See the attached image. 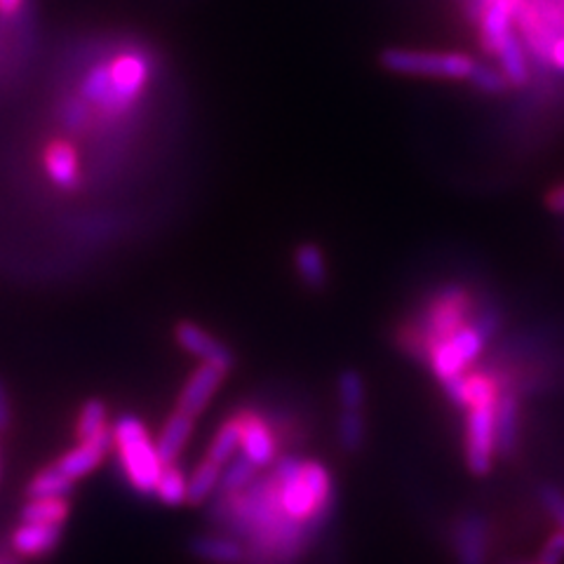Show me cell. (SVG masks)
Wrapping results in <instances>:
<instances>
[{"mask_svg":"<svg viewBox=\"0 0 564 564\" xmlns=\"http://www.w3.org/2000/svg\"><path fill=\"white\" fill-rule=\"evenodd\" d=\"M212 520L242 541L245 564H299L317 539L313 529L288 516L273 475L242 491L219 494Z\"/></svg>","mask_w":564,"mask_h":564,"instance_id":"6da1fadb","label":"cell"},{"mask_svg":"<svg viewBox=\"0 0 564 564\" xmlns=\"http://www.w3.org/2000/svg\"><path fill=\"white\" fill-rule=\"evenodd\" d=\"M111 431L113 447L118 449L120 466L126 470L128 482L141 497H151V494H155L165 464L158 456L147 426L134 414H122L116 419Z\"/></svg>","mask_w":564,"mask_h":564,"instance_id":"7a4b0ae2","label":"cell"},{"mask_svg":"<svg viewBox=\"0 0 564 564\" xmlns=\"http://www.w3.org/2000/svg\"><path fill=\"white\" fill-rule=\"evenodd\" d=\"M381 64L404 76H429L447 80H468L478 62L462 52H426V50H404L393 47L381 55Z\"/></svg>","mask_w":564,"mask_h":564,"instance_id":"3957f363","label":"cell"},{"mask_svg":"<svg viewBox=\"0 0 564 564\" xmlns=\"http://www.w3.org/2000/svg\"><path fill=\"white\" fill-rule=\"evenodd\" d=\"M487 341L489 339L475 323L458 327L454 334H449V337L431 346L429 358H431L433 375L443 383L454 377L466 375V369L478 360Z\"/></svg>","mask_w":564,"mask_h":564,"instance_id":"277c9868","label":"cell"},{"mask_svg":"<svg viewBox=\"0 0 564 564\" xmlns=\"http://www.w3.org/2000/svg\"><path fill=\"white\" fill-rule=\"evenodd\" d=\"M494 410L497 400L478 402L468 408L466 419V466L473 475H487L491 470L497 440H494Z\"/></svg>","mask_w":564,"mask_h":564,"instance_id":"5b68a950","label":"cell"},{"mask_svg":"<svg viewBox=\"0 0 564 564\" xmlns=\"http://www.w3.org/2000/svg\"><path fill=\"white\" fill-rule=\"evenodd\" d=\"M109 64L111 76V109L109 113H126L141 97L149 83V62L139 52H122Z\"/></svg>","mask_w":564,"mask_h":564,"instance_id":"8992f818","label":"cell"},{"mask_svg":"<svg viewBox=\"0 0 564 564\" xmlns=\"http://www.w3.org/2000/svg\"><path fill=\"white\" fill-rule=\"evenodd\" d=\"M452 551L456 564H487L489 522L482 513H466L454 522Z\"/></svg>","mask_w":564,"mask_h":564,"instance_id":"52a82bcc","label":"cell"},{"mask_svg":"<svg viewBox=\"0 0 564 564\" xmlns=\"http://www.w3.org/2000/svg\"><path fill=\"white\" fill-rule=\"evenodd\" d=\"M174 339L176 344H180L186 352H191V356H196L203 360V365H212L221 369L224 375H228L236 365V356L234 350L224 346L215 334L205 332L200 325L196 323H180L174 329Z\"/></svg>","mask_w":564,"mask_h":564,"instance_id":"ba28073f","label":"cell"},{"mask_svg":"<svg viewBox=\"0 0 564 564\" xmlns=\"http://www.w3.org/2000/svg\"><path fill=\"white\" fill-rule=\"evenodd\" d=\"M111 449H113V431L106 429L104 433H99L95 437L80 440V445L66 452L55 464V468L59 473H64L68 480L76 482V480L85 478V475H90Z\"/></svg>","mask_w":564,"mask_h":564,"instance_id":"9c48e42d","label":"cell"},{"mask_svg":"<svg viewBox=\"0 0 564 564\" xmlns=\"http://www.w3.org/2000/svg\"><path fill=\"white\" fill-rule=\"evenodd\" d=\"M224 372L212 365H200L196 372L188 377V381L184 383L182 393H180V402H176V410L188 414V416H200L203 410L209 404V400L217 395L219 386L224 383Z\"/></svg>","mask_w":564,"mask_h":564,"instance_id":"30bf717a","label":"cell"},{"mask_svg":"<svg viewBox=\"0 0 564 564\" xmlns=\"http://www.w3.org/2000/svg\"><path fill=\"white\" fill-rule=\"evenodd\" d=\"M468 311V296L462 290H447L437 299L431 315H429V350L437 341H443L458 327H464V317Z\"/></svg>","mask_w":564,"mask_h":564,"instance_id":"8fae6325","label":"cell"},{"mask_svg":"<svg viewBox=\"0 0 564 564\" xmlns=\"http://www.w3.org/2000/svg\"><path fill=\"white\" fill-rule=\"evenodd\" d=\"M242 416V445L240 454L252 462L259 470L269 468L278 456V443L271 429L257 414H240Z\"/></svg>","mask_w":564,"mask_h":564,"instance_id":"7c38bea8","label":"cell"},{"mask_svg":"<svg viewBox=\"0 0 564 564\" xmlns=\"http://www.w3.org/2000/svg\"><path fill=\"white\" fill-rule=\"evenodd\" d=\"M62 541V527L59 524H35L22 522L12 532V551L22 557H43L52 553Z\"/></svg>","mask_w":564,"mask_h":564,"instance_id":"4fadbf2b","label":"cell"},{"mask_svg":"<svg viewBox=\"0 0 564 564\" xmlns=\"http://www.w3.org/2000/svg\"><path fill=\"white\" fill-rule=\"evenodd\" d=\"M188 551L207 564H245L242 541L231 534H198L188 541Z\"/></svg>","mask_w":564,"mask_h":564,"instance_id":"5bb4252c","label":"cell"},{"mask_svg":"<svg viewBox=\"0 0 564 564\" xmlns=\"http://www.w3.org/2000/svg\"><path fill=\"white\" fill-rule=\"evenodd\" d=\"M494 440L501 456L516 452L520 440V402L516 395H499L497 410H494Z\"/></svg>","mask_w":564,"mask_h":564,"instance_id":"9a60e30c","label":"cell"},{"mask_svg":"<svg viewBox=\"0 0 564 564\" xmlns=\"http://www.w3.org/2000/svg\"><path fill=\"white\" fill-rule=\"evenodd\" d=\"M45 172L52 182L62 188H74L80 182V165L78 153L68 141H52L45 149Z\"/></svg>","mask_w":564,"mask_h":564,"instance_id":"2e32d148","label":"cell"},{"mask_svg":"<svg viewBox=\"0 0 564 564\" xmlns=\"http://www.w3.org/2000/svg\"><path fill=\"white\" fill-rule=\"evenodd\" d=\"M193 421L196 419L180 410L170 414L161 435L155 440V449L163 464H176V458L184 452V445L188 443V437L193 433Z\"/></svg>","mask_w":564,"mask_h":564,"instance_id":"e0dca14e","label":"cell"},{"mask_svg":"<svg viewBox=\"0 0 564 564\" xmlns=\"http://www.w3.org/2000/svg\"><path fill=\"white\" fill-rule=\"evenodd\" d=\"M294 267L304 285L311 290H323L327 285V259L323 250L313 242H304L296 247L294 252Z\"/></svg>","mask_w":564,"mask_h":564,"instance_id":"ac0fdd59","label":"cell"},{"mask_svg":"<svg viewBox=\"0 0 564 564\" xmlns=\"http://www.w3.org/2000/svg\"><path fill=\"white\" fill-rule=\"evenodd\" d=\"M494 55L499 57L501 62V70L503 76L508 78L510 85L522 87L529 80V68H527V57H524V50L518 35L510 31L506 39L499 43V47L494 50Z\"/></svg>","mask_w":564,"mask_h":564,"instance_id":"d6986e66","label":"cell"},{"mask_svg":"<svg viewBox=\"0 0 564 564\" xmlns=\"http://www.w3.org/2000/svg\"><path fill=\"white\" fill-rule=\"evenodd\" d=\"M221 470L224 466L209 462V458L205 456L203 462L193 468L191 478H188V487H186V503L191 506H200L205 503L212 494H215L219 489V482H221Z\"/></svg>","mask_w":564,"mask_h":564,"instance_id":"ffe728a7","label":"cell"},{"mask_svg":"<svg viewBox=\"0 0 564 564\" xmlns=\"http://www.w3.org/2000/svg\"><path fill=\"white\" fill-rule=\"evenodd\" d=\"M240 445H242V416L238 414L221 423L207 449V458L219 466H226L240 452Z\"/></svg>","mask_w":564,"mask_h":564,"instance_id":"44dd1931","label":"cell"},{"mask_svg":"<svg viewBox=\"0 0 564 564\" xmlns=\"http://www.w3.org/2000/svg\"><path fill=\"white\" fill-rule=\"evenodd\" d=\"M74 491V480H68L55 466L41 470L29 482V499H68Z\"/></svg>","mask_w":564,"mask_h":564,"instance_id":"7402d4cb","label":"cell"},{"mask_svg":"<svg viewBox=\"0 0 564 564\" xmlns=\"http://www.w3.org/2000/svg\"><path fill=\"white\" fill-rule=\"evenodd\" d=\"M70 516L68 499H29L22 510V522L35 524H64Z\"/></svg>","mask_w":564,"mask_h":564,"instance_id":"603a6c76","label":"cell"},{"mask_svg":"<svg viewBox=\"0 0 564 564\" xmlns=\"http://www.w3.org/2000/svg\"><path fill=\"white\" fill-rule=\"evenodd\" d=\"M341 412H362L367 402V386L358 369H344L337 381Z\"/></svg>","mask_w":564,"mask_h":564,"instance_id":"cb8c5ba5","label":"cell"},{"mask_svg":"<svg viewBox=\"0 0 564 564\" xmlns=\"http://www.w3.org/2000/svg\"><path fill=\"white\" fill-rule=\"evenodd\" d=\"M259 478V468L247 462V458L240 454V456H234L231 462H228L221 470V482H219V491L221 494H236V491H242L250 487L254 480Z\"/></svg>","mask_w":564,"mask_h":564,"instance_id":"d4e9b609","label":"cell"},{"mask_svg":"<svg viewBox=\"0 0 564 564\" xmlns=\"http://www.w3.org/2000/svg\"><path fill=\"white\" fill-rule=\"evenodd\" d=\"M186 487H188V480H186L184 470L176 464H165L161 480H158V487H155V497L170 508L184 506L186 503Z\"/></svg>","mask_w":564,"mask_h":564,"instance_id":"484cf974","label":"cell"},{"mask_svg":"<svg viewBox=\"0 0 564 564\" xmlns=\"http://www.w3.org/2000/svg\"><path fill=\"white\" fill-rule=\"evenodd\" d=\"M339 445L344 452L356 454L362 449L367 437V421L362 412H341L339 414Z\"/></svg>","mask_w":564,"mask_h":564,"instance_id":"4316f807","label":"cell"},{"mask_svg":"<svg viewBox=\"0 0 564 564\" xmlns=\"http://www.w3.org/2000/svg\"><path fill=\"white\" fill-rule=\"evenodd\" d=\"M109 426V410L101 400H87L83 404V410L78 414V423H76V433L80 440L95 437L99 433H104Z\"/></svg>","mask_w":564,"mask_h":564,"instance_id":"83f0119b","label":"cell"},{"mask_svg":"<svg viewBox=\"0 0 564 564\" xmlns=\"http://www.w3.org/2000/svg\"><path fill=\"white\" fill-rule=\"evenodd\" d=\"M478 90L487 93V95H501L506 87L510 85L508 78L503 76V70L494 68V66H485V64H478L473 70V76L468 78Z\"/></svg>","mask_w":564,"mask_h":564,"instance_id":"f1b7e54d","label":"cell"},{"mask_svg":"<svg viewBox=\"0 0 564 564\" xmlns=\"http://www.w3.org/2000/svg\"><path fill=\"white\" fill-rule=\"evenodd\" d=\"M539 501L549 510V516L555 520V524L564 532V491L555 485H541L539 487Z\"/></svg>","mask_w":564,"mask_h":564,"instance_id":"f546056e","label":"cell"},{"mask_svg":"<svg viewBox=\"0 0 564 564\" xmlns=\"http://www.w3.org/2000/svg\"><path fill=\"white\" fill-rule=\"evenodd\" d=\"M541 564H562L564 562V532L557 529L555 534H551V539L545 541V545L541 549L539 555Z\"/></svg>","mask_w":564,"mask_h":564,"instance_id":"4dcf8cb0","label":"cell"},{"mask_svg":"<svg viewBox=\"0 0 564 564\" xmlns=\"http://www.w3.org/2000/svg\"><path fill=\"white\" fill-rule=\"evenodd\" d=\"M64 122L70 128V130H80L85 128L87 122V113H85V106L80 101H70L64 106Z\"/></svg>","mask_w":564,"mask_h":564,"instance_id":"1f68e13d","label":"cell"},{"mask_svg":"<svg viewBox=\"0 0 564 564\" xmlns=\"http://www.w3.org/2000/svg\"><path fill=\"white\" fill-rule=\"evenodd\" d=\"M549 62L564 74V33L557 35V39L553 41L551 52H549Z\"/></svg>","mask_w":564,"mask_h":564,"instance_id":"d6a6232c","label":"cell"},{"mask_svg":"<svg viewBox=\"0 0 564 564\" xmlns=\"http://www.w3.org/2000/svg\"><path fill=\"white\" fill-rule=\"evenodd\" d=\"M12 419V410H10V400H8V391L3 381H0V431H6L10 426Z\"/></svg>","mask_w":564,"mask_h":564,"instance_id":"836d02e7","label":"cell"},{"mask_svg":"<svg viewBox=\"0 0 564 564\" xmlns=\"http://www.w3.org/2000/svg\"><path fill=\"white\" fill-rule=\"evenodd\" d=\"M545 203H549V207L553 212H557V215H564V186H557L555 191H551L549 198H545Z\"/></svg>","mask_w":564,"mask_h":564,"instance_id":"e575fe53","label":"cell"},{"mask_svg":"<svg viewBox=\"0 0 564 564\" xmlns=\"http://www.w3.org/2000/svg\"><path fill=\"white\" fill-rule=\"evenodd\" d=\"M26 0H0V14L3 17H14L24 8Z\"/></svg>","mask_w":564,"mask_h":564,"instance_id":"d590c367","label":"cell"},{"mask_svg":"<svg viewBox=\"0 0 564 564\" xmlns=\"http://www.w3.org/2000/svg\"><path fill=\"white\" fill-rule=\"evenodd\" d=\"M560 17H562V22H564V3L560 6Z\"/></svg>","mask_w":564,"mask_h":564,"instance_id":"8d00e7d4","label":"cell"},{"mask_svg":"<svg viewBox=\"0 0 564 564\" xmlns=\"http://www.w3.org/2000/svg\"><path fill=\"white\" fill-rule=\"evenodd\" d=\"M536 564H541V562H536Z\"/></svg>","mask_w":564,"mask_h":564,"instance_id":"74e56055","label":"cell"}]
</instances>
